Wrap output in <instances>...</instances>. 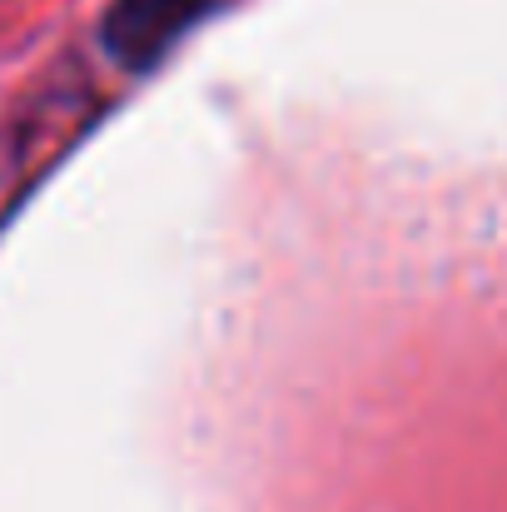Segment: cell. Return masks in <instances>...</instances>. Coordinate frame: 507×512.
<instances>
[{"label": "cell", "mask_w": 507, "mask_h": 512, "mask_svg": "<svg viewBox=\"0 0 507 512\" xmlns=\"http://www.w3.org/2000/svg\"><path fill=\"white\" fill-rule=\"evenodd\" d=\"M214 10L219 0H110L100 20V40L115 65H125L130 75H145Z\"/></svg>", "instance_id": "cell-1"}]
</instances>
